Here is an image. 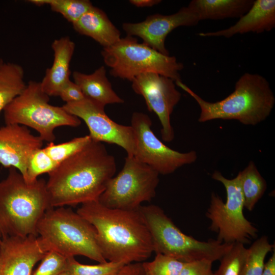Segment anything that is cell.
<instances>
[{
    "label": "cell",
    "mask_w": 275,
    "mask_h": 275,
    "mask_svg": "<svg viewBox=\"0 0 275 275\" xmlns=\"http://www.w3.org/2000/svg\"><path fill=\"white\" fill-rule=\"evenodd\" d=\"M116 171L114 157L91 140L48 174L46 189L52 208L98 201Z\"/></svg>",
    "instance_id": "obj_1"
},
{
    "label": "cell",
    "mask_w": 275,
    "mask_h": 275,
    "mask_svg": "<svg viewBox=\"0 0 275 275\" xmlns=\"http://www.w3.org/2000/svg\"><path fill=\"white\" fill-rule=\"evenodd\" d=\"M76 212L95 228L97 244L106 260L124 265L144 262L154 252L138 209L110 208L95 201L81 204Z\"/></svg>",
    "instance_id": "obj_2"
},
{
    "label": "cell",
    "mask_w": 275,
    "mask_h": 275,
    "mask_svg": "<svg viewBox=\"0 0 275 275\" xmlns=\"http://www.w3.org/2000/svg\"><path fill=\"white\" fill-rule=\"evenodd\" d=\"M175 84L199 106V122L216 119L236 120L243 125H256L270 115L275 103L268 81L258 74L244 73L236 82L234 91L215 102L204 100L181 81Z\"/></svg>",
    "instance_id": "obj_3"
},
{
    "label": "cell",
    "mask_w": 275,
    "mask_h": 275,
    "mask_svg": "<svg viewBox=\"0 0 275 275\" xmlns=\"http://www.w3.org/2000/svg\"><path fill=\"white\" fill-rule=\"evenodd\" d=\"M52 208L46 181L38 178L27 182L14 168L0 181V233L10 236H38L37 227L45 212Z\"/></svg>",
    "instance_id": "obj_4"
},
{
    "label": "cell",
    "mask_w": 275,
    "mask_h": 275,
    "mask_svg": "<svg viewBox=\"0 0 275 275\" xmlns=\"http://www.w3.org/2000/svg\"><path fill=\"white\" fill-rule=\"evenodd\" d=\"M37 232L48 251L67 258L81 255L98 263L107 261L97 244L94 226L70 208L47 210L38 223Z\"/></svg>",
    "instance_id": "obj_5"
},
{
    "label": "cell",
    "mask_w": 275,
    "mask_h": 275,
    "mask_svg": "<svg viewBox=\"0 0 275 275\" xmlns=\"http://www.w3.org/2000/svg\"><path fill=\"white\" fill-rule=\"evenodd\" d=\"M150 234L156 254L174 258L183 262L220 260L233 243L218 240L202 241L183 233L159 206H141L138 209Z\"/></svg>",
    "instance_id": "obj_6"
},
{
    "label": "cell",
    "mask_w": 275,
    "mask_h": 275,
    "mask_svg": "<svg viewBox=\"0 0 275 275\" xmlns=\"http://www.w3.org/2000/svg\"><path fill=\"white\" fill-rule=\"evenodd\" d=\"M105 64L115 77L132 81L145 73H155L181 81L182 63L174 56L163 54L132 36H127L101 52Z\"/></svg>",
    "instance_id": "obj_7"
},
{
    "label": "cell",
    "mask_w": 275,
    "mask_h": 275,
    "mask_svg": "<svg viewBox=\"0 0 275 275\" xmlns=\"http://www.w3.org/2000/svg\"><path fill=\"white\" fill-rule=\"evenodd\" d=\"M49 96L40 82L30 80L23 91L4 109L6 124H19L36 130L44 141L53 142L54 129L60 126L77 127L81 120L63 107L49 103Z\"/></svg>",
    "instance_id": "obj_8"
},
{
    "label": "cell",
    "mask_w": 275,
    "mask_h": 275,
    "mask_svg": "<svg viewBox=\"0 0 275 275\" xmlns=\"http://www.w3.org/2000/svg\"><path fill=\"white\" fill-rule=\"evenodd\" d=\"M212 178L225 187L227 199L224 203L215 193H212L206 216L211 221L209 229L217 233L218 240L226 243H248L257 236L258 230L244 216V199L238 173L233 179H227L215 171Z\"/></svg>",
    "instance_id": "obj_9"
},
{
    "label": "cell",
    "mask_w": 275,
    "mask_h": 275,
    "mask_svg": "<svg viewBox=\"0 0 275 275\" xmlns=\"http://www.w3.org/2000/svg\"><path fill=\"white\" fill-rule=\"evenodd\" d=\"M159 175L134 156H127L122 169L109 181L98 201L110 208L138 210L155 196Z\"/></svg>",
    "instance_id": "obj_10"
},
{
    "label": "cell",
    "mask_w": 275,
    "mask_h": 275,
    "mask_svg": "<svg viewBox=\"0 0 275 275\" xmlns=\"http://www.w3.org/2000/svg\"><path fill=\"white\" fill-rule=\"evenodd\" d=\"M131 126L135 136L133 156L159 174H172L178 168L197 160L196 151L180 152L170 148L160 141L152 130V121L147 114L134 112Z\"/></svg>",
    "instance_id": "obj_11"
},
{
    "label": "cell",
    "mask_w": 275,
    "mask_h": 275,
    "mask_svg": "<svg viewBox=\"0 0 275 275\" xmlns=\"http://www.w3.org/2000/svg\"><path fill=\"white\" fill-rule=\"evenodd\" d=\"M62 107L69 114L85 122L92 140L116 144L126 151L127 156H133L135 143L132 127L118 124L110 119L105 112V106L85 98L65 103Z\"/></svg>",
    "instance_id": "obj_12"
},
{
    "label": "cell",
    "mask_w": 275,
    "mask_h": 275,
    "mask_svg": "<svg viewBox=\"0 0 275 275\" xmlns=\"http://www.w3.org/2000/svg\"><path fill=\"white\" fill-rule=\"evenodd\" d=\"M131 82L134 92L143 97L148 109L158 117L161 125L162 140L172 142L175 134L171 115L181 97L175 81L163 75L149 72L137 76Z\"/></svg>",
    "instance_id": "obj_13"
},
{
    "label": "cell",
    "mask_w": 275,
    "mask_h": 275,
    "mask_svg": "<svg viewBox=\"0 0 275 275\" xmlns=\"http://www.w3.org/2000/svg\"><path fill=\"white\" fill-rule=\"evenodd\" d=\"M199 20L187 6L170 15L154 14L149 15L145 20L139 22H124L122 28L127 36H137L157 51L169 55L165 46L167 36L180 26L196 25Z\"/></svg>",
    "instance_id": "obj_14"
},
{
    "label": "cell",
    "mask_w": 275,
    "mask_h": 275,
    "mask_svg": "<svg viewBox=\"0 0 275 275\" xmlns=\"http://www.w3.org/2000/svg\"><path fill=\"white\" fill-rule=\"evenodd\" d=\"M48 252L38 236H10L0 244V275H31Z\"/></svg>",
    "instance_id": "obj_15"
},
{
    "label": "cell",
    "mask_w": 275,
    "mask_h": 275,
    "mask_svg": "<svg viewBox=\"0 0 275 275\" xmlns=\"http://www.w3.org/2000/svg\"><path fill=\"white\" fill-rule=\"evenodd\" d=\"M43 144V141L32 134L26 126L6 124L0 127V164L6 168H15L25 180L29 159Z\"/></svg>",
    "instance_id": "obj_16"
},
{
    "label": "cell",
    "mask_w": 275,
    "mask_h": 275,
    "mask_svg": "<svg viewBox=\"0 0 275 275\" xmlns=\"http://www.w3.org/2000/svg\"><path fill=\"white\" fill-rule=\"evenodd\" d=\"M275 27V1L256 0L249 9L230 27L216 31L201 32L202 37H223L229 38L236 34L269 32Z\"/></svg>",
    "instance_id": "obj_17"
},
{
    "label": "cell",
    "mask_w": 275,
    "mask_h": 275,
    "mask_svg": "<svg viewBox=\"0 0 275 275\" xmlns=\"http://www.w3.org/2000/svg\"><path fill=\"white\" fill-rule=\"evenodd\" d=\"M74 42L68 37L55 39L51 44L53 61L46 70L40 82L41 88L50 96H58L66 82L70 79V64L75 50Z\"/></svg>",
    "instance_id": "obj_18"
},
{
    "label": "cell",
    "mask_w": 275,
    "mask_h": 275,
    "mask_svg": "<svg viewBox=\"0 0 275 275\" xmlns=\"http://www.w3.org/2000/svg\"><path fill=\"white\" fill-rule=\"evenodd\" d=\"M72 25L76 32L92 38L103 48L112 46L121 39L119 30L105 13L94 6Z\"/></svg>",
    "instance_id": "obj_19"
},
{
    "label": "cell",
    "mask_w": 275,
    "mask_h": 275,
    "mask_svg": "<svg viewBox=\"0 0 275 275\" xmlns=\"http://www.w3.org/2000/svg\"><path fill=\"white\" fill-rule=\"evenodd\" d=\"M72 76L73 81L79 87L85 98L105 106L107 104L124 103V100L113 89L104 66L99 67L91 74L75 71Z\"/></svg>",
    "instance_id": "obj_20"
},
{
    "label": "cell",
    "mask_w": 275,
    "mask_h": 275,
    "mask_svg": "<svg viewBox=\"0 0 275 275\" xmlns=\"http://www.w3.org/2000/svg\"><path fill=\"white\" fill-rule=\"evenodd\" d=\"M253 0H193L188 6L199 21L240 18L251 8Z\"/></svg>",
    "instance_id": "obj_21"
},
{
    "label": "cell",
    "mask_w": 275,
    "mask_h": 275,
    "mask_svg": "<svg viewBox=\"0 0 275 275\" xmlns=\"http://www.w3.org/2000/svg\"><path fill=\"white\" fill-rule=\"evenodd\" d=\"M26 84L21 65L12 62L0 65V113L23 91Z\"/></svg>",
    "instance_id": "obj_22"
},
{
    "label": "cell",
    "mask_w": 275,
    "mask_h": 275,
    "mask_svg": "<svg viewBox=\"0 0 275 275\" xmlns=\"http://www.w3.org/2000/svg\"><path fill=\"white\" fill-rule=\"evenodd\" d=\"M239 173L244 208L251 211L265 192L267 183L253 161Z\"/></svg>",
    "instance_id": "obj_23"
},
{
    "label": "cell",
    "mask_w": 275,
    "mask_h": 275,
    "mask_svg": "<svg viewBox=\"0 0 275 275\" xmlns=\"http://www.w3.org/2000/svg\"><path fill=\"white\" fill-rule=\"evenodd\" d=\"M29 2L38 6L49 5L52 11L61 14L72 24L93 6L88 0H30Z\"/></svg>",
    "instance_id": "obj_24"
},
{
    "label": "cell",
    "mask_w": 275,
    "mask_h": 275,
    "mask_svg": "<svg viewBox=\"0 0 275 275\" xmlns=\"http://www.w3.org/2000/svg\"><path fill=\"white\" fill-rule=\"evenodd\" d=\"M274 248L268 238L263 236L248 249V253L241 275H262L267 254Z\"/></svg>",
    "instance_id": "obj_25"
},
{
    "label": "cell",
    "mask_w": 275,
    "mask_h": 275,
    "mask_svg": "<svg viewBox=\"0 0 275 275\" xmlns=\"http://www.w3.org/2000/svg\"><path fill=\"white\" fill-rule=\"evenodd\" d=\"M248 253L244 244L235 242L221 260L218 269L213 275H241Z\"/></svg>",
    "instance_id": "obj_26"
},
{
    "label": "cell",
    "mask_w": 275,
    "mask_h": 275,
    "mask_svg": "<svg viewBox=\"0 0 275 275\" xmlns=\"http://www.w3.org/2000/svg\"><path fill=\"white\" fill-rule=\"evenodd\" d=\"M92 140L89 135L77 137L66 142L55 144L53 142L44 148L51 159L59 165L81 149Z\"/></svg>",
    "instance_id": "obj_27"
},
{
    "label": "cell",
    "mask_w": 275,
    "mask_h": 275,
    "mask_svg": "<svg viewBox=\"0 0 275 275\" xmlns=\"http://www.w3.org/2000/svg\"><path fill=\"white\" fill-rule=\"evenodd\" d=\"M67 258V270L71 275H117L124 265L108 261L96 265H87L78 262L74 257Z\"/></svg>",
    "instance_id": "obj_28"
},
{
    "label": "cell",
    "mask_w": 275,
    "mask_h": 275,
    "mask_svg": "<svg viewBox=\"0 0 275 275\" xmlns=\"http://www.w3.org/2000/svg\"><path fill=\"white\" fill-rule=\"evenodd\" d=\"M45 152L44 148L35 151L30 156L26 169L25 181L30 183L36 180L40 175L51 172L57 167Z\"/></svg>",
    "instance_id": "obj_29"
},
{
    "label": "cell",
    "mask_w": 275,
    "mask_h": 275,
    "mask_svg": "<svg viewBox=\"0 0 275 275\" xmlns=\"http://www.w3.org/2000/svg\"><path fill=\"white\" fill-rule=\"evenodd\" d=\"M185 263L161 254H156L152 261L143 262L146 271L151 275H179Z\"/></svg>",
    "instance_id": "obj_30"
},
{
    "label": "cell",
    "mask_w": 275,
    "mask_h": 275,
    "mask_svg": "<svg viewBox=\"0 0 275 275\" xmlns=\"http://www.w3.org/2000/svg\"><path fill=\"white\" fill-rule=\"evenodd\" d=\"M68 258L53 251H48L31 275H59L67 270Z\"/></svg>",
    "instance_id": "obj_31"
},
{
    "label": "cell",
    "mask_w": 275,
    "mask_h": 275,
    "mask_svg": "<svg viewBox=\"0 0 275 275\" xmlns=\"http://www.w3.org/2000/svg\"><path fill=\"white\" fill-rule=\"evenodd\" d=\"M212 263L206 259L185 262L179 275H213Z\"/></svg>",
    "instance_id": "obj_32"
},
{
    "label": "cell",
    "mask_w": 275,
    "mask_h": 275,
    "mask_svg": "<svg viewBox=\"0 0 275 275\" xmlns=\"http://www.w3.org/2000/svg\"><path fill=\"white\" fill-rule=\"evenodd\" d=\"M58 96L65 103L77 102L85 98L79 87L70 79L63 86Z\"/></svg>",
    "instance_id": "obj_33"
},
{
    "label": "cell",
    "mask_w": 275,
    "mask_h": 275,
    "mask_svg": "<svg viewBox=\"0 0 275 275\" xmlns=\"http://www.w3.org/2000/svg\"><path fill=\"white\" fill-rule=\"evenodd\" d=\"M117 275H147L143 262L124 265Z\"/></svg>",
    "instance_id": "obj_34"
},
{
    "label": "cell",
    "mask_w": 275,
    "mask_h": 275,
    "mask_svg": "<svg viewBox=\"0 0 275 275\" xmlns=\"http://www.w3.org/2000/svg\"><path fill=\"white\" fill-rule=\"evenodd\" d=\"M269 259L265 263L262 275H275V251Z\"/></svg>",
    "instance_id": "obj_35"
},
{
    "label": "cell",
    "mask_w": 275,
    "mask_h": 275,
    "mask_svg": "<svg viewBox=\"0 0 275 275\" xmlns=\"http://www.w3.org/2000/svg\"><path fill=\"white\" fill-rule=\"evenodd\" d=\"M161 2L160 0H130L132 5L140 8L153 7Z\"/></svg>",
    "instance_id": "obj_36"
},
{
    "label": "cell",
    "mask_w": 275,
    "mask_h": 275,
    "mask_svg": "<svg viewBox=\"0 0 275 275\" xmlns=\"http://www.w3.org/2000/svg\"><path fill=\"white\" fill-rule=\"evenodd\" d=\"M59 275H71L70 272L67 270L62 273H61L60 274H59Z\"/></svg>",
    "instance_id": "obj_37"
},
{
    "label": "cell",
    "mask_w": 275,
    "mask_h": 275,
    "mask_svg": "<svg viewBox=\"0 0 275 275\" xmlns=\"http://www.w3.org/2000/svg\"><path fill=\"white\" fill-rule=\"evenodd\" d=\"M4 62V61L3 60V59H1V58H0V65H1V64H2Z\"/></svg>",
    "instance_id": "obj_38"
},
{
    "label": "cell",
    "mask_w": 275,
    "mask_h": 275,
    "mask_svg": "<svg viewBox=\"0 0 275 275\" xmlns=\"http://www.w3.org/2000/svg\"><path fill=\"white\" fill-rule=\"evenodd\" d=\"M2 235H1V234L0 233V244H1V242H2Z\"/></svg>",
    "instance_id": "obj_39"
},
{
    "label": "cell",
    "mask_w": 275,
    "mask_h": 275,
    "mask_svg": "<svg viewBox=\"0 0 275 275\" xmlns=\"http://www.w3.org/2000/svg\"><path fill=\"white\" fill-rule=\"evenodd\" d=\"M147 275H151L150 273L146 271Z\"/></svg>",
    "instance_id": "obj_40"
}]
</instances>
